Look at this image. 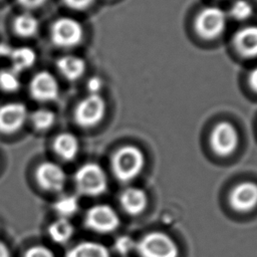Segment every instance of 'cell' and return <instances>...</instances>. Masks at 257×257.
I'll list each match as a JSON object with an SVG mask.
<instances>
[{"mask_svg": "<svg viewBox=\"0 0 257 257\" xmlns=\"http://www.w3.org/2000/svg\"><path fill=\"white\" fill-rule=\"evenodd\" d=\"M229 202L237 212H250L257 207V184L242 182L236 185L230 193Z\"/></svg>", "mask_w": 257, "mask_h": 257, "instance_id": "12", "label": "cell"}, {"mask_svg": "<svg viewBox=\"0 0 257 257\" xmlns=\"http://www.w3.org/2000/svg\"><path fill=\"white\" fill-rule=\"evenodd\" d=\"M76 190L83 196L97 197L106 192L108 180L103 168L96 163H85L74 173Z\"/></svg>", "mask_w": 257, "mask_h": 257, "instance_id": "2", "label": "cell"}, {"mask_svg": "<svg viewBox=\"0 0 257 257\" xmlns=\"http://www.w3.org/2000/svg\"><path fill=\"white\" fill-rule=\"evenodd\" d=\"M227 13L217 6H207L196 16L194 27L197 34L205 40L219 38L227 27Z\"/></svg>", "mask_w": 257, "mask_h": 257, "instance_id": "3", "label": "cell"}, {"mask_svg": "<svg viewBox=\"0 0 257 257\" xmlns=\"http://www.w3.org/2000/svg\"><path fill=\"white\" fill-rule=\"evenodd\" d=\"M53 210L59 216V218L69 219L79 210L78 199L74 195L60 196L53 203Z\"/></svg>", "mask_w": 257, "mask_h": 257, "instance_id": "21", "label": "cell"}, {"mask_svg": "<svg viewBox=\"0 0 257 257\" xmlns=\"http://www.w3.org/2000/svg\"><path fill=\"white\" fill-rule=\"evenodd\" d=\"M24 103L8 102L0 106V133L12 134L20 130L28 118Z\"/></svg>", "mask_w": 257, "mask_h": 257, "instance_id": "11", "label": "cell"}, {"mask_svg": "<svg viewBox=\"0 0 257 257\" xmlns=\"http://www.w3.org/2000/svg\"><path fill=\"white\" fill-rule=\"evenodd\" d=\"M236 51L244 58H257V25H248L239 29L233 37Z\"/></svg>", "mask_w": 257, "mask_h": 257, "instance_id": "13", "label": "cell"}, {"mask_svg": "<svg viewBox=\"0 0 257 257\" xmlns=\"http://www.w3.org/2000/svg\"><path fill=\"white\" fill-rule=\"evenodd\" d=\"M21 85L19 73L10 69L0 70V88L5 92H15Z\"/></svg>", "mask_w": 257, "mask_h": 257, "instance_id": "23", "label": "cell"}, {"mask_svg": "<svg viewBox=\"0 0 257 257\" xmlns=\"http://www.w3.org/2000/svg\"><path fill=\"white\" fill-rule=\"evenodd\" d=\"M24 257H55L53 252L42 245H35L30 247L24 254Z\"/></svg>", "mask_w": 257, "mask_h": 257, "instance_id": "26", "label": "cell"}, {"mask_svg": "<svg viewBox=\"0 0 257 257\" xmlns=\"http://www.w3.org/2000/svg\"><path fill=\"white\" fill-rule=\"evenodd\" d=\"M38 185L49 192L61 191L66 183V173L62 167L54 162L41 163L35 173Z\"/></svg>", "mask_w": 257, "mask_h": 257, "instance_id": "10", "label": "cell"}, {"mask_svg": "<svg viewBox=\"0 0 257 257\" xmlns=\"http://www.w3.org/2000/svg\"><path fill=\"white\" fill-rule=\"evenodd\" d=\"M65 257H110V253L107 247L101 243L82 241L68 249Z\"/></svg>", "mask_w": 257, "mask_h": 257, "instance_id": "17", "label": "cell"}, {"mask_svg": "<svg viewBox=\"0 0 257 257\" xmlns=\"http://www.w3.org/2000/svg\"><path fill=\"white\" fill-rule=\"evenodd\" d=\"M145 162V155L140 148L126 145L114 152L110 160V167L116 180L127 183L143 172Z\"/></svg>", "mask_w": 257, "mask_h": 257, "instance_id": "1", "label": "cell"}, {"mask_svg": "<svg viewBox=\"0 0 257 257\" xmlns=\"http://www.w3.org/2000/svg\"><path fill=\"white\" fill-rule=\"evenodd\" d=\"M106 112V102L100 94H88L74 109V120L81 127H92L102 120Z\"/></svg>", "mask_w": 257, "mask_h": 257, "instance_id": "6", "label": "cell"}, {"mask_svg": "<svg viewBox=\"0 0 257 257\" xmlns=\"http://www.w3.org/2000/svg\"><path fill=\"white\" fill-rule=\"evenodd\" d=\"M119 223L120 220L116 211L106 204H97L90 207L84 217L86 228L99 234H108L115 231Z\"/></svg>", "mask_w": 257, "mask_h": 257, "instance_id": "7", "label": "cell"}, {"mask_svg": "<svg viewBox=\"0 0 257 257\" xmlns=\"http://www.w3.org/2000/svg\"><path fill=\"white\" fill-rule=\"evenodd\" d=\"M47 0H17L19 5H21L25 9H36L41 7L46 3Z\"/></svg>", "mask_w": 257, "mask_h": 257, "instance_id": "29", "label": "cell"}, {"mask_svg": "<svg viewBox=\"0 0 257 257\" xmlns=\"http://www.w3.org/2000/svg\"><path fill=\"white\" fill-rule=\"evenodd\" d=\"M47 232L53 242L64 244L72 238L74 234V226L69 219L58 218L48 226Z\"/></svg>", "mask_w": 257, "mask_h": 257, "instance_id": "19", "label": "cell"}, {"mask_svg": "<svg viewBox=\"0 0 257 257\" xmlns=\"http://www.w3.org/2000/svg\"><path fill=\"white\" fill-rule=\"evenodd\" d=\"M239 144V135L236 127L228 122L221 121L213 128L210 135V145L212 150L221 157L233 154Z\"/></svg>", "mask_w": 257, "mask_h": 257, "instance_id": "8", "label": "cell"}, {"mask_svg": "<svg viewBox=\"0 0 257 257\" xmlns=\"http://www.w3.org/2000/svg\"><path fill=\"white\" fill-rule=\"evenodd\" d=\"M9 57L12 63V69L17 73L32 67L37 59L36 52L29 46H21L12 49L9 52Z\"/></svg>", "mask_w": 257, "mask_h": 257, "instance_id": "18", "label": "cell"}, {"mask_svg": "<svg viewBox=\"0 0 257 257\" xmlns=\"http://www.w3.org/2000/svg\"><path fill=\"white\" fill-rule=\"evenodd\" d=\"M148 202L147 193L138 187H128L119 196V204L122 210L131 216L143 213L148 206Z\"/></svg>", "mask_w": 257, "mask_h": 257, "instance_id": "14", "label": "cell"}, {"mask_svg": "<svg viewBox=\"0 0 257 257\" xmlns=\"http://www.w3.org/2000/svg\"><path fill=\"white\" fill-rule=\"evenodd\" d=\"M84 29L79 21L71 17L56 19L50 28V38L54 45L60 48H73L81 43Z\"/></svg>", "mask_w": 257, "mask_h": 257, "instance_id": "5", "label": "cell"}, {"mask_svg": "<svg viewBox=\"0 0 257 257\" xmlns=\"http://www.w3.org/2000/svg\"><path fill=\"white\" fill-rule=\"evenodd\" d=\"M94 0H63V3L70 9L81 11L85 10L93 4Z\"/></svg>", "mask_w": 257, "mask_h": 257, "instance_id": "28", "label": "cell"}, {"mask_svg": "<svg viewBox=\"0 0 257 257\" xmlns=\"http://www.w3.org/2000/svg\"><path fill=\"white\" fill-rule=\"evenodd\" d=\"M253 6L248 0H236L230 7V16L236 21H246L253 14Z\"/></svg>", "mask_w": 257, "mask_h": 257, "instance_id": "24", "label": "cell"}, {"mask_svg": "<svg viewBox=\"0 0 257 257\" xmlns=\"http://www.w3.org/2000/svg\"><path fill=\"white\" fill-rule=\"evenodd\" d=\"M30 121L36 130L46 131L54 124L55 113L47 108H39L31 113Z\"/></svg>", "mask_w": 257, "mask_h": 257, "instance_id": "22", "label": "cell"}, {"mask_svg": "<svg viewBox=\"0 0 257 257\" xmlns=\"http://www.w3.org/2000/svg\"><path fill=\"white\" fill-rule=\"evenodd\" d=\"M141 257H179V248L172 237L163 232H150L137 242Z\"/></svg>", "mask_w": 257, "mask_h": 257, "instance_id": "4", "label": "cell"}, {"mask_svg": "<svg viewBox=\"0 0 257 257\" xmlns=\"http://www.w3.org/2000/svg\"><path fill=\"white\" fill-rule=\"evenodd\" d=\"M137 242L130 236L124 235L116 238L114 241V249L121 255H126L136 249Z\"/></svg>", "mask_w": 257, "mask_h": 257, "instance_id": "25", "label": "cell"}, {"mask_svg": "<svg viewBox=\"0 0 257 257\" xmlns=\"http://www.w3.org/2000/svg\"><path fill=\"white\" fill-rule=\"evenodd\" d=\"M248 82H249L250 87H251L255 92H257V67L253 68V69L251 70V72L249 73Z\"/></svg>", "mask_w": 257, "mask_h": 257, "instance_id": "30", "label": "cell"}, {"mask_svg": "<svg viewBox=\"0 0 257 257\" xmlns=\"http://www.w3.org/2000/svg\"><path fill=\"white\" fill-rule=\"evenodd\" d=\"M59 73L67 80L79 79L85 72L86 63L83 58L75 55H64L56 60Z\"/></svg>", "mask_w": 257, "mask_h": 257, "instance_id": "16", "label": "cell"}, {"mask_svg": "<svg viewBox=\"0 0 257 257\" xmlns=\"http://www.w3.org/2000/svg\"><path fill=\"white\" fill-rule=\"evenodd\" d=\"M0 257H11V253L7 244L2 240H0Z\"/></svg>", "mask_w": 257, "mask_h": 257, "instance_id": "31", "label": "cell"}, {"mask_svg": "<svg viewBox=\"0 0 257 257\" xmlns=\"http://www.w3.org/2000/svg\"><path fill=\"white\" fill-rule=\"evenodd\" d=\"M38 29V19L28 12L17 15L13 21V30L15 34L22 38H30L34 36Z\"/></svg>", "mask_w": 257, "mask_h": 257, "instance_id": "20", "label": "cell"}, {"mask_svg": "<svg viewBox=\"0 0 257 257\" xmlns=\"http://www.w3.org/2000/svg\"><path fill=\"white\" fill-rule=\"evenodd\" d=\"M53 150L62 160L72 161L79 152L78 138L72 133H60L53 141Z\"/></svg>", "mask_w": 257, "mask_h": 257, "instance_id": "15", "label": "cell"}, {"mask_svg": "<svg viewBox=\"0 0 257 257\" xmlns=\"http://www.w3.org/2000/svg\"><path fill=\"white\" fill-rule=\"evenodd\" d=\"M29 92L32 98L37 101H52L59 95V84L52 73L41 70L32 76L29 84Z\"/></svg>", "mask_w": 257, "mask_h": 257, "instance_id": "9", "label": "cell"}, {"mask_svg": "<svg viewBox=\"0 0 257 257\" xmlns=\"http://www.w3.org/2000/svg\"><path fill=\"white\" fill-rule=\"evenodd\" d=\"M103 87V80L99 76H91L86 81V88L89 94H99Z\"/></svg>", "mask_w": 257, "mask_h": 257, "instance_id": "27", "label": "cell"}]
</instances>
